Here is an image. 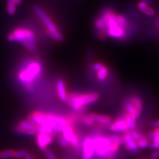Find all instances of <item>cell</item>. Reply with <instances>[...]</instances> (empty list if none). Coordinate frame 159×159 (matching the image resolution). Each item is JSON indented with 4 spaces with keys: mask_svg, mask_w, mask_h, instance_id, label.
<instances>
[{
    "mask_svg": "<svg viewBox=\"0 0 159 159\" xmlns=\"http://www.w3.org/2000/svg\"><path fill=\"white\" fill-rule=\"evenodd\" d=\"M32 159H34V158H32Z\"/></svg>",
    "mask_w": 159,
    "mask_h": 159,
    "instance_id": "ee69618b",
    "label": "cell"
},
{
    "mask_svg": "<svg viewBox=\"0 0 159 159\" xmlns=\"http://www.w3.org/2000/svg\"><path fill=\"white\" fill-rule=\"evenodd\" d=\"M33 10L37 14V16L39 17V18L41 19V21L43 22V23L45 25L48 31L52 32L58 31L55 24L52 22L51 19L47 16V13L44 12L41 7H39L38 6H34Z\"/></svg>",
    "mask_w": 159,
    "mask_h": 159,
    "instance_id": "52a82bcc",
    "label": "cell"
},
{
    "mask_svg": "<svg viewBox=\"0 0 159 159\" xmlns=\"http://www.w3.org/2000/svg\"><path fill=\"white\" fill-rule=\"evenodd\" d=\"M29 152L25 150V149H21V150H19L17 151H16V154H15V158L16 159H21L25 157Z\"/></svg>",
    "mask_w": 159,
    "mask_h": 159,
    "instance_id": "4316f807",
    "label": "cell"
},
{
    "mask_svg": "<svg viewBox=\"0 0 159 159\" xmlns=\"http://www.w3.org/2000/svg\"><path fill=\"white\" fill-rule=\"evenodd\" d=\"M64 127L65 126H63L62 125H58V124H57V125H56L53 127V130L55 133H62L64 130Z\"/></svg>",
    "mask_w": 159,
    "mask_h": 159,
    "instance_id": "836d02e7",
    "label": "cell"
},
{
    "mask_svg": "<svg viewBox=\"0 0 159 159\" xmlns=\"http://www.w3.org/2000/svg\"><path fill=\"white\" fill-rule=\"evenodd\" d=\"M123 106L125 109V111L127 112L129 114H130V116L135 119V120H137V119H139V117H140V116L139 115L138 113L137 112L136 109L134 108V107L132 106V104L129 102L127 99H125L123 102Z\"/></svg>",
    "mask_w": 159,
    "mask_h": 159,
    "instance_id": "9a60e30c",
    "label": "cell"
},
{
    "mask_svg": "<svg viewBox=\"0 0 159 159\" xmlns=\"http://www.w3.org/2000/svg\"><path fill=\"white\" fill-rule=\"evenodd\" d=\"M57 89L58 96L61 101L66 103L68 99V94L66 93V89L65 87V84L62 79L59 78L57 82Z\"/></svg>",
    "mask_w": 159,
    "mask_h": 159,
    "instance_id": "7c38bea8",
    "label": "cell"
},
{
    "mask_svg": "<svg viewBox=\"0 0 159 159\" xmlns=\"http://www.w3.org/2000/svg\"><path fill=\"white\" fill-rule=\"evenodd\" d=\"M148 159H159V158H157V157H154L152 156H151L150 157H148Z\"/></svg>",
    "mask_w": 159,
    "mask_h": 159,
    "instance_id": "60d3db41",
    "label": "cell"
},
{
    "mask_svg": "<svg viewBox=\"0 0 159 159\" xmlns=\"http://www.w3.org/2000/svg\"><path fill=\"white\" fill-rule=\"evenodd\" d=\"M99 98V93L96 92L70 93L68 95L67 103L74 110L78 112H83L86 110L87 106L95 103Z\"/></svg>",
    "mask_w": 159,
    "mask_h": 159,
    "instance_id": "6da1fadb",
    "label": "cell"
},
{
    "mask_svg": "<svg viewBox=\"0 0 159 159\" xmlns=\"http://www.w3.org/2000/svg\"><path fill=\"white\" fill-rule=\"evenodd\" d=\"M138 159H148V157H141L139 158Z\"/></svg>",
    "mask_w": 159,
    "mask_h": 159,
    "instance_id": "b9f144b4",
    "label": "cell"
},
{
    "mask_svg": "<svg viewBox=\"0 0 159 159\" xmlns=\"http://www.w3.org/2000/svg\"><path fill=\"white\" fill-rule=\"evenodd\" d=\"M120 146L117 142H113L110 143V151L112 153L116 154L119 149Z\"/></svg>",
    "mask_w": 159,
    "mask_h": 159,
    "instance_id": "83f0119b",
    "label": "cell"
},
{
    "mask_svg": "<svg viewBox=\"0 0 159 159\" xmlns=\"http://www.w3.org/2000/svg\"><path fill=\"white\" fill-rule=\"evenodd\" d=\"M53 141L52 135H50L45 133H38L37 136V143L39 148L41 151H45L47 147Z\"/></svg>",
    "mask_w": 159,
    "mask_h": 159,
    "instance_id": "ba28073f",
    "label": "cell"
},
{
    "mask_svg": "<svg viewBox=\"0 0 159 159\" xmlns=\"http://www.w3.org/2000/svg\"><path fill=\"white\" fill-rule=\"evenodd\" d=\"M137 7L139 11L144 13L148 16H153L155 14V11L152 7L148 6V5L144 3L142 0H141L137 4Z\"/></svg>",
    "mask_w": 159,
    "mask_h": 159,
    "instance_id": "2e32d148",
    "label": "cell"
},
{
    "mask_svg": "<svg viewBox=\"0 0 159 159\" xmlns=\"http://www.w3.org/2000/svg\"><path fill=\"white\" fill-rule=\"evenodd\" d=\"M28 121L36 125H43L46 122L44 114L40 112H34L29 116Z\"/></svg>",
    "mask_w": 159,
    "mask_h": 159,
    "instance_id": "4fadbf2b",
    "label": "cell"
},
{
    "mask_svg": "<svg viewBox=\"0 0 159 159\" xmlns=\"http://www.w3.org/2000/svg\"><path fill=\"white\" fill-rule=\"evenodd\" d=\"M9 42H17L22 44L30 51H36V39L33 31L26 29H17L7 36Z\"/></svg>",
    "mask_w": 159,
    "mask_h": 159,
    "instance_id": "3957f363",
    "label": "cell"
},
{
    "mask_svg": "<svg viewBox=\"0 0 159 159\" xmlns=\"http://www.w3.org/2000/svg\"><path fill=\"white\" fill-rule=\"evenodd\" d=\"M109 129L113 133H127L129 131L126 121L122 116L119 117L113 121L109 126Z\"/></svg>",
    "mask_w": 159,
    "mask_h": 159,
    "instance_id": "8992f818",
    "label": "cell"
},
{
    "mask_svg": "<svg viewBox=\"0 0 159 159\" xmlns=\"http://www.w3.org/2000/svg\"><path fill=\"white\" fill-rule=\"evenodd\" d=\"M45 153H46V157L47 159H57V157L54 156L53 152L50 150V149L47 148L45 151Z\"/></svg>",
    "mask_w": 159,
    "mask_h": 159,
    "instance_id": "d6a6232c",
    "label": "cell"
},
{
    "mask_svg": "<svg viewBox=\"0 0 159 159\" xmlns=\"http://www.w3.org/2000/svg\"><path fill=\"white\" fill-rule=\"evenodd\" d=\"M127 99L132 104V106L134 107V108L136 109V111L138 113L139 115L141 116V114L143 111V107L142 99L139 97L136 96H129L127 98Z\"/></svg>",
    "mask_w": 159,
    "mask_h": 159,
    "instance_id": "5bb4252c",
    "label": "cell"
},
{
    "mask_svg": "<svg viewBox=\"0 0 159 159\" xmlns=\"http://www.w3.org/2000/svg\"><path fill=\"white\" fill-rule=\"evenodd\" d=\"M122 117L125 119V120L127 122V126H128V129L129 131H134L136 128V122L131 116L130 114H129L127 112H126L125 111L123 113Z\"/></svg>",
    "mask_w": 159,
    "mask_h": 159,
    "instance_id": "d6986e66",
    "label": "cell"
},
{
    "mask_svg": "<svg viewBox=\"0 0 159 159\" xmlns=\"http://www.w3.org/2000/svg\"><path fill=\"white\" fill-rule=\"evenodd\" d=\"M7 11L10 16H13L16 12V5L13 6H7Z\"/></svg>",
    "mask_w": 159,
    "mask_h": 159,
    "instance_id": "4dcf8cb0",
    "label": "cell"
},
{
    "mask_svg": "<svg viewBox=\"0 0 159 159\" xmlns=\"http://www.w3.org/2000/svg\"><path fill=\"white\" fill-rule=\"evenodd\" d=\"M151 156L154 157H157V158H159V150H157L156 151H155L154 152H152L151 154Z\"/></svg>",
    "mask_w": 159,
    "mask_h": 159,
    "instance_id": "8d00e7d4",
    "label": "cell"
},
{
    "mask_svg": "<svg viewBox=\"0 0 159 159\" xmlns=\"http://www.w3.org/2000/svg\"><path fill=\"white\" fill-rule=\"evenodd\" d=\"M17 126L21 127V128H24V129H34L36 127V125H34V123L30 122L28 120L20 121L18 123Z\"/></svg>",
    "mask_w": 159,
    "mask_h": 159,
    "instance_id": "d4e9b609",
    "label": "cell"
},
{
    "mask_svg": "<svg viewBox=\"0 0 159 159\" xmlns=\"http://www.w3.org/2000/svg\"><path fill=\"white\" fill-rule=\"evenodd\" d=\"M58 140H59L60 145H61L62 147L66 148V147H67L68 146L69 143H68V141L66 140V139L63 137L62 135L60 136V137H59V139H58Z\"/></svg>",
    "mask_w": 159,
    "mask_h": 159,
    "instance_id": "f546056e",
    "label": "cell"
},
{
    "mask_svg": "<svg viewBox=\"0 0 159 159\" xmlns=\"http://www.w3.org/2000/svg\"><path fill=\"white\" fill-rule=\"evenodd\" d=\"M33 158V157H32V155L31 153H28L27 155L24 158V159H32Z\"/></svg>",
    "mask_w": 159,
    "mask_h": 159,
    "instance_id": "74e56055",
    "label": "cell"
},
{
    "mask_svg": "<svg viewBox=\"0 0 159 159\" xmlns=\"http://www.w3.org/2000/svg\"><path fill=\"white\" fill-rule=\"evenodd\" d=\"M149 127L152 128H158L159 127V119H157V120H154L151 121L148 124Z\"/></svg>",
    "mask_w": 159,
    "mask_h": 159,
    "instance_id": "e575fe53",
    "label": "cell"
},
{
    "mask_svg": "<svg viewBox=\"0 0 159 159\" xmlns=\"http://www.w3.org/2000/svg\"><path fill=\"white\" fill-rule=\"evenodd\" d=\"M16 151L14 150H6L0 152V159H8L15 157Z\"/></svg>",
    "mask_w": 159,
    "mask_h": 159,
    "instance_id": "603a6c76",
    "label": "cell"
},
{
    "mask_svg": "<svg viewBox=\"0 0 159 159\" xmlns=\"http://www.w3.org/2000/svg\"><path fill=\"white\" fill-rule=\"evenodd\" d=\"M106 33L107 37L119 40H122L127 37V30L119 26L107 29L106 30Z\"/></svg>",
    "mask_w": 159,
    "mask_h": 159,
    "instance_id": "30bf717a",
    "label": "cell"
},
{
    "mask_svg": "<svg viewBox=\"0 0 159 159\" xmlns=\"http://www.w3.org/2000/svg\"><path fill=\"white\" fill-rule=\"evenodd\" d=\"M47 33L50 37L52 38L54 40H55V41H57L61 42L63 40V37L62 35V34L58 31L52 32V31H49L47 30Z\"/></svg>",
    "mask_w": 159,
    "mask_h": 159,
    "instance_id": "cb8c5ba5",
    "label": "cell"
},
{
    "mask_svg": "<svg viewBox=\"0 0 159 159\" xmlns=\"http://www.w3.org/2000/svg\"><path fill=\"white\" fill-rule=\"evenodd\" d=\"M14 1H15V3H16V5H17V6H18V5H19L21 2V0H14Z\"/></svg>",
    "mask_w": 159,
    "mask_h": 159,
    "instance_id": "ab89813d",
    "label": "cell"
},
{
    "mask_svg": "<svg viewBox=\"0 0 159 159\" xmlns=\"http://www.w3.org/2000/svg\"><path fill=\"white\" fill-rule=\"evenodd\" d=\"M90 117L94 122L98 123V124H103V125H110L113 121L112 117L108 115H104V114H98L95 113H92L89 114Z\"/></svg>",
    "mask_w": 159,
    "mask_h": 159,
    "instance_id": "8fae6325",
    "label": "cell"
},
{
    "mask_svg": "<svg viewBox=\"0 0 159 159\" xmlns=\"http://www.w3.org/2000/svg\"><path fill=\"white\" fill-rule=\"evenodd\" d=\"M81 121L84 124H85L86 126L88 127H92L95 125V122L89 117V116H84L81 119Z\"/></svg>",
    "mask_w": 159,
    "mask_h": 159,
    "instance_id": "484cf974",
    "label": "cell"
},
{
    "mask_svg": "<svg viewBox=\"0 0 159 159\" xmlns=\"http://www.w3.org/2000/svg\"><path fill=\"white\" fill-rule=\"evenodd\" d=\"M103 65V64H102V62H96L93 64L92 68H93L94 71L97 72L102 67Z\"/></svg>",
    "mask_w": 159,
    "mask_h": 159,
    "instance_id": "d590c367",
    "label": "cell"
},
{
    "mask_svg": "<svg viewBox=\"0 0 159 159\" xmlns=\"http://www.w3.org/2000/svg\"><path fill=\"white\" fill-rule=\"evenodd\" d=\"M137 146L139 148H147L148 147V141H137Z\"/></svg>",
    "mask_w": 159,
    "mask_h": 159,
    "instance_id": "f1b7e54d",
    "label": "cell"
},
{
    "mask_svg": "<svg viewBox=\"0 0 159 159\" xmlns=\"http://www.w3.org/2000/svg\"><path fill=\"white\" fill-rule=\"evenodd\" d=\"M120 137H121L120 135H119V134H117V133H115V134H113V135H109L107 137V139H109V141H110V143H113V142H116Z\"/></svg>",
    "mask_w": 159,
    "mask_h": 159,
    "instance_id": "1f68e13d",
    "label": "cell"
},
{
    "mask_svg": "<svg viewBox=\"0 0 159 159\" xmlns=\"http://www.w3.org/2000/svg\"><path fill=\"white\" fill-rule=\"evenodd\" d=\"M129 131L123 134L122 136L123 139V145H125V148L128 151L133 153H138L139 152V148L137 146V141L131 136L129 134Z\"/></svg>",
    "mask_w": 159,
    "mask_h": 159,
    "instance_id": "9c48e42d",
    "label": "cell"
},
{
    "mask_svg": "<svg viewBox=\"0 0 159 159\" xmlns=\"http://www.w3.org/2000/svg\"><path fill=\"white\" fill-rule=\"evenodd\" d=\"M117 22L118 25L119 27H121V28L127 30L128 28H129L130 27V21L127 17V16H126L124 14H117Z\"/></svg>",
    "mask_w": 159,
    "mask_h": 159,
    "instance_id": "e0dca14e",
    "label": "cell"
},
{
    "mask_svg": "<svg viewBox=\"0 0 159 159\" xmlns=\"http://www.w3.org/2000/svg\"><path fill=\"white\" fill-rule=\"evenodd\" d=\"M129 134H130L131 136L135 139L136 141H148V137L145 135L141 134L140 133H138L135 131H129Z\"/></svg>",
    "mask_w": 159,
    "mask_h": 159,
    "instance_id": "7402d4cb",
    "label": "cell"
},
{
    "mask_svg": "<svg viewBox=\"0 0 159 159\" xmlns=\"http://www.w3.org/2000/svg\"><path fill=\"white\" fill-rule=\"evenodd\" d=\"M158 27H159V21H158Z\"/></svg>",
    "mask_w": 159,
    "mask_h": 159,
    "instance_id": "7bdbcfd3",
    "label": "cell"
},
{
    "mask_svg": "<svg viewBox=\"0 0 159 159\" xmlns=\"http://www.w3.org/2000/svg\"><path fill=\"white\" fill-rule=\"evenodd\" d=\"M142 1H143L144 3H145L146 4L148 5V6H149V4L151 3V2H152V0H142Z\"/></svg>",
    "mask_w": 159,
    "mask_h": 159,
    "instance_id": "f35d334b",
    "label": "cell"
},
{
    "mask_svg": "<svg viewBox=\"0 0 159 159\" xmlns=\"http://www.w3.org/2000/svg\"><path fill=\"white\" fill-rule=\"evenodd\" d=\"M41 64L37 61L29 62L18 74V78L29 92L33 90L32 84L35 82L41 76Z\"/></svg>",
    "mask_w": 159,
    "mask_h": 159,
    "instance_id": "7a4b0ae2",
    "label": "cell"
},
{
    "mask_svg": "<svg viewBox=\"0 0 159 159\" xmlns=\"http://www.w3.org/2000/svg\"><path fill=\"white\" fill-rule=\"evenodd\" d=\"M109 73V70L107 66L103 64L102 67L97 71L96 78L99 82H103L106 80Z\"/></svg>",
    "mask_w": 159,
    "mask_h": 159,
    "instance_id": "ac0fdd59",
    "label": "cell"
},
{
    "mask_svg": "<svg viewBox=\"0 0 159 159\" xmlns=\"http://www.w3.org/2000/svg\"><path fill=\"white\" fill-rule=\"evenodd\" d=\"M93 139L94 151L95 154L99 157H109L114 155L110 151V141L106 137H103L99 134L92 135Z\"/></svg>",
    "mask_w": 159,
    "mask_h": 159,
    "instance_id": "277c9868",
    "label": "cell"
},
{
    "mask_svg": "<svg viewBox=\"0 0 159 159\" xmlns=\"http://www.w3.org/2000/svg\"><path fill=\"white\" fill-rule=\"evenodd\" d=\"M95 154L92 135L86 136L82 143V159H92Z\"/></svg>",
    "mask_w": 159,
    "mask_h": 159,
    "instance_id": "5b68a950",
    "label": "cell"
},
{
    "mask_svg": "<svg viewBox=\"0 0 159 159\" xmlns=\"http://www.w3.org/2000/svg\"><path fill=\"white\" fill-rule=\"evenodd\" d=\"M16 131L17 133L22 134V135H34L37 134V131L36 129H24L21 128L18 126L16 127Z\"/></svg>",
    "mask_w": 159,
    "mask_h": 159,
    "instance_id": "44dd1931",
    "label": "cell"
},
{
    "mask_svg": "<svg viewBox=\"0 0 159 159\" xmlns=\"http://www.w3.org/2000/svg\"><path fill=\"white\" fill-rule=\"evenodd\" d=\"M62 136L63 137L66 139V140L68 141V143L70 144V140L72 137H73L74 134L75 133L74 132L73 128L70 125H68L64 127V130L62 131Z\"/></svg>",
    "mask_w": 159,
    "mask_h": 159,
    "instance_id": "ffe728a7",
    "label": "cell"
}]
</instances>
